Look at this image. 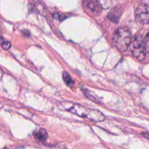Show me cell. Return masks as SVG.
<instances>
[{
    "instance_id": "30bf717a",
    "label": "cell",
    "mask_w": 149,
    "mask_h": 149,
    "mask_svg": "<svg viewBox=\"0 0 149 149\" xmlns=\"http://www.w3.org/2000/svg\"><path fill=\"white\" fill-rule=\"evenodd\" d=\"M10 47H11V43L10 42H4L2 44V48L4 49H10Z\"/></svg>"
},
{
    "instance_id": "8fae6325",
    "label": "cell",
    "mask_w": 149,
    "mask_h": 149,
    "mask_svg": "<svg viewBox=\"0 0 149 149\" xmlns=\"http://www.w3.org/2000/svg\"><path fill=\"white\" fill-rule=\"evenodd\" d=\"M4 39H3L1 36H0V44H3L4 43Z\"/></svg>"
},
{
    "instance_id": "277c9868",
    "label": "cell",
    "mask_w": 149,
    "mask_h": 149,
    "mask_svg": "<svg viewBox=\"0 0 149 149\" xmlns=\"http://www.w3.org/2000/svg\"><path fill=\"white\" fill-rule=\"evenodd\" d=\"M135 17L137 21L143 25L149 23V7L147 4L141 3L135 9Z\"/></svg>"
},
{
    "instance_id": "9c48e42d",
    "label": "cell",
    "mask_w": 149,
    "mask_h": 149,
    "mask_svg": "<svg viewBox=\"0 0 149 149\" xmlns=\"http://www.w3.org/2000/svg\"><path fill=\"white\" fill-rule=\"evenodd\" d=\"M144 44H145L146 52L149 53V31L147 33L145 39H144Z\"/></svg>"
},
{
    "instance_id": "8992f818",
    "label": "cell",
    "mask_w": 149,
    "mask_h": 149,
    "mask_svg": "<svg viewBox=\"0 0 149 149\" xmlns=\"http://www.w3.org/2000/svg\"><path fill=\"white\" fill-rule=\"evenodd\" d=\"M121 15H122V10H121V8L115 7L108 15V18L111 21L113 22V23H117L119 21V18H120Z\"/></svg>"
},
{
    "instance_id": "3957f363",
    "label": "cell",
    "mask_w": 149,
    "mask_h": 149,
    "mask_svg": "<svg viewBox=\"0 0 149 149\" xmlns=\"http://www.w3.org/2000/svg\"><path fill=\"white\" fill-rule=\"evenodd\" d=\"M130 49L132 55L139 61H142L145 59L146 55V49L144 40H143L140 36H135L132 39L130 44Z\"/></svg>"
},
{
    "instance_id": "7a4b0ae2",
    "label": "cell",
    "mask_w": 149,
    "mask_h": 149,
    "mask_svg": "<svg viewBox=\"0 0 149 149\" xmlns=\"http://www.w3.org/2000/svg\"><path fill=\"white\" fill-rule=\"evenodd\" d=\"M113 42L119 51L125 52L132 42L130 31L126 27L119 28L113 34Z\"/></svg>"
},
{
    "instance_id": "52a82bcc",
    "label": "cell",
    "mask_w": 149,
    "mask_h": 149,
    "mask_svg": "<svg viewBox=\"0 0 149 149\" xmlns=\"http://www.w3.org/2000/svg\"><path fill=\"white\" fill-rule=\"evenodd\" d=\"M33 135L35 136V138L42 141H46L47 138L48 137L47 132L45 129H43V128H40L39 130H36V132L33 133Z\"/></svg>"
},
{
    "instance_id": "5b68a950",
    "label": "cell",
    "mask_w": 149,
    "mask_h": 149,
    "mask_svg": "<svg viewBox=\"0 0 149 149\" xmlns=\"http://www.w3.org/2000/svg\"><path fill=\"white\" fill-rule=\"evenodd\" d=\"M84 4L87 9L94 13H100L102 11V6L97 1H85Z\"/></svg>"
},
{
    "instance_id": "ba28073f",
    "label": "cell",
    "mask_w": 149,
    "mask_h": 149,
    "mask_svg": "<svg viewBox=\"0 0 149 149\" xmlns=\"http://www.w3.org/2000/svg\"><path fill=\"white\" fill-rule=\"evenodd\" d=\"M63 79L64 80L65 84L68 86H69V87H73V86H74V80L72 79L71 76H70L67 72H63Z\"/></svg>"
},
{
    "instance_id": "6da1fadb",
    "label": "cell",
    "mask_w": 149,
    "mask_h": 149,
    "mask_svg": "<svg viewBox=\"0 0 149 149\" xmlns=\"http://www.w3.org/2000/svg\"><path fill=\"white\" fill-rule=\"evenodd\" d=\"M66 109L74 114L94 122H103L105 120V116L98 110L89 109L79 104H71L70 106H66Z\"/></svg>"
}]
</instances>
